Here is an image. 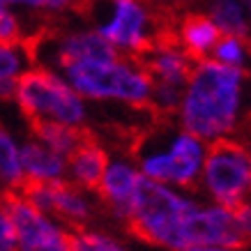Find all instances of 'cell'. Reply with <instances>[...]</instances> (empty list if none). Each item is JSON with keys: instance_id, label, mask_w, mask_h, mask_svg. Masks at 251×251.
<instances>
[{"instance_id": "cell-8", "label": "cell", "mask_w": 251, "mask_h": 251, "mask_svg": "<svg viewBox=\"0 0 251 251\" xmlns=\"http://www.w3.org/2000/svg\"><path fill=\"white\" fill-rule=\"evenodd\" d=\"M0 205L14 226L16 251H74L72 233L58 228L42 210H37L19 191L2 189Z\"/></svg>"}, {"instance_id": "cell-9", "label": "cell", "mask_w": 251, "mask_h": 251, "mask_svg": "<svg viewBox=\"0 0 251 251\" xmlns=\"http://www.w3.org/2000/svg\"><path fill=\"white\" fill-rule=\"evenodd\" d=\"M19 191L23 198H28L32 205L44 214H55L69 226L83 228V224L90 219V205L74 187L65 180H37V177H23Z\"/></svg>"}, {"instance_id": "cell-6", "label": "cell", "mask_w": 251, "mask_h": 251, "mask_svg": "<svg viewBox=\"0 0 251 251\" xmlns=\"http://www.w3.org/2000/svg\"><path fill=\"white\" fill-rule=\"evenodd\" d=\"M14 99L28 120H58L76 127L85 120L81 95L58 74L39 65L19 74Z\"/></svg>"}, {"instance_id": "cell-22", "label": "cell", "mask_w": 251, "mask_h": 251, "mask_svg": "<svg viewBox=\"0 0 251 251\" xmlns=\"http://www.w3.org/2000/svg\"><path fill=\"white\" fill-rule=\"evenodd\" d=\"M0 44H23L19 19L12 14L7 2L0 0Z\"/></svg>"}, {"instance_id": "cell-23", "label": "cell", "mask_w": 251, "mask_h": 251, "mask_svg": "<svg viewBox=\"0 0 251 251\" xmlns=\"http://www.w3.org/2000/svg\"><path fill=\"white\" fill-rule=\"evenodd\" d=\"M233 212H235L237 221H240V226H242L244 235L249 237V242H251V201H247V198H244V201L235 207V210H233Z\"/></svg>"}, {"instance_id": "cell-27", "label": "cell", "mask_w": 251, "mask_h": 251, "mask_svg": "<svg viewBox=\"0 0 251 251\" xmlns=\"http://www.w3.org/2000/svg\"><path fill=\"white\" fill-rule=\"evenodd\" d=\"M78 2H83V0H78Z\"/></svg>"}, {"instance_id": "cell-2", "label": "cell", "mask_w": 251, "mask_h": 251, "mask_svg": "<svg viewBox=\"0 0 251 251\" xmlns=\"http://www.w3.org/2000/svg\"><path fill=\"white\" fill-rule=\"evenodd\" d=\"M194 207V201L141 173L131 196L127 228L143 242L182 251L187 249V219Z\"/></svg>"}, {"instance_id": "cell-1", "label": "cell", "mask_w": 251, "mask_h": 251, "mask_svg": "<svg viewBox=\"0 0 251 251\" xmlns=\"http://www.w3.org/2000/svg\"><path fill=\"white\" fill-rule=\"evenodd\" d=\"M244 78L242 67L207 58L194 62L177 106L182 129L201 141H214L235 129Z\"/></svg>"}, {"instance_id": "cell-11", "label": "cell", "mask_w": 251, "mask_h": 251, "mask_svg": "<svg viewBox=\"0 0 251 251\" xmlns=\"http://www.w3.org/2000/svg\"><path fill=\"white\" fill-rule=\"evenodd\" d=\"M49 42L51 60L62 72L76 62H111L120 58L118 49L97 30H76L62 37H51Z\"/></svg>"}, {"instance_id": "cell-3", "label": "cell", "mask_w": 251, "mask_h": 251, "mask_svg": "<svg viewBox=\"0 0 251 251\" xmlns=\"http://www.w3.org/2000/svg\"><path fill=\"white\" fill-rule=\"evenodd\" d=\"M134 154L143 175L164 184H177L182 189H196L203 171L205 148L203 141L189 131L159 134V138L143 136L134 145Z\"/></svg>"}, {"instance_id": "cell-10", "label": "cell", "mask_w": 251, "mask_h": 251, "mask_svg": "<svg viewBox=\"0 0 251 251\" xmlns=\"http://www.w3.org/2000/svg\"><path fill=\"white\" fill-rule=\"evenodd\" d=\"M249 237L244 235L235 212L228 207H194L187 219V247H224L242 249Z\"/></svg>"}, {"instance_id": "cell-5", "label": "cell", "mask_w": 251, "mask_h": 251, "mask_svg": "<svg viewBox=\"0 0 251 251\" xmlns=\"http://www.w3.org/2000/svg\"><path fill=\"white\" fill-rule=\"evenodd\" d=\"M83 12L95 21V30L115 46L138 58L154 42L168 21L154 19L145 0H83Z\"/></svg>"}, {"instance_id": "cell-7", "label": "cell", "mask_w": 251, "mask_h": 251, "mask_svg": "<svg viewBox=\"0 0 251 251\" xmlns=\"http://www.w3.org/2000/svg\"><path fill=\"white\" fill-rule=\"evenodd\" d=\"M203 184L217 205L235 210L251 187V152L240 141L219 136L205 150Z\"/></svg>"}, {"instance_id": "cell-25", "label": "cell", "mask_w": 251, "mask_h": 251, "mask_svg": "<svg viewBox=\"0 0 251 251\" xmlns=\"http://www.w3.org/2000/svg\"><path fill=\"white\" fill-rule=\"evenodd\" d=\"M182 251H230V249H224V247H187Z\"/></svg>"}, {"instance_id": "cell-16", "label": "cell", "mask_w": 251, "mask_h": 251, "mask_svg": "<svg viewBox=\"0 0 251 251\" xmlns=\"http://www.w3.org/2000/svg\"><path fill=\"white\" fill-rule=\"evenodd\" d=\"M207 16L214 21L221 35L235 37L251 49V25L247 9L240 0H212Z\"/></svg>"}, {"instance_id": "cell-19", "label": "cell", "mask_w": 251, "mask_h": 251, "mask_svg": "<svg viewBox=\"0 0 251 251\" xmlns=\"http://www.w3.org/2000/svg\"><path fill=\"white\" fill-rule=\"evenodd\" d=\"M247 51H249V46L244 42L228 37V35H221L219 42L212 49V60L230 65V67H242L244 60H247Z\"/></svg>"}, {"instance_id": "cell-4", "label": "cell", "mask_w": 251, "mask_h": 251, "mask_svg": "<svg viewBox=\"0 0 251 251\" xmlns=\"http://www.w3.org/2000/svg\"><path fill=\"white\" fill-rule=\"evenodd\" d=\"M69 85L90 99H118L129 106L145 108L152 99V78L136 62H76L65 69ZM152 108V106H150Z\"/></svg>"}, {"instance_id": "cell-18", "label": "cell", "mask_w": 251, "mask_h": 251, "mask_svg": "<svg viewBox=\"0 0 251 251\" xmlns=\"http://www.w3.org/2000/svg\"><path fill=\"white\" fill-rule=\"evenodd\" d=\"M23 177L25 175L19 159V145L5 127H0V184H5V189H16Z\"/></svg>"}, {"instance_id": "cell-14", "label": "cell", "mask_w": 251, "mask_h": 251, "mask_svg": "<svg viewBox=\"0 0 251 251\" xmlns=\"http://www.w3.org/2000/svg\"><path fill=\"white\" fill-rule=\"evenodd\" d=\"M177 44L182 46V51L189 55L194 62L205 60L207 53L219 42L221 32L214 25V21L207 14L201 12H187L180 16V21L173 25Z\"/></svg>"}, {"instance_id": "cell-12", "label": "cell", "mask_w": 251, "mask_h": 251, "mask_svg": "<svg viewBox=\"0 0 251 251\" xmlns=\"http://www.w3.org/2000/svg\"><path fill=\"white\" fill-rule=\"evenodd\" d=\"M138 175L141 173L131 166L129 161H108L104 177H101V182L97 187L101 201L122 221H127V217H129L131 196H134V189H136Z\"/></svg>"}, {"instance_id": "cell-17", "label": "cell", "mask_w": 251, "mask_h": 251, "mask_svg": "<svg viewBox=\"0 0 251 251\" xmlns=\"http://www.w3.org/2000/svg\"><path fill=\"white\" fill-rule=\"evenodd\" d=\"M30 125L39 143H44L49 150H53L62 157H67L88 131L81 125L76 127V125H65L58 120H30Z\"/></svg>"}, {"instance_id": "cell-20", "label": "cell", "mask_w": 251, "mask_h": 251, "mask_svg": "<svg viewBox=\"0 0 251 251\" xmlns=\"http://www.w3.org/2000/svg\"><path fill=\"white\" fill-rule=\"evenodd\" d=\"M30 55L23 44H0V81L2 78H19Z\"/></svg>"}, {"instance_id": "cell-21", "label": "cell", "mask_w": 251, "mask_h": 251, "mask_svg": "<svg viewBox=\"0 0 251 251\" xmlns=\"http://www.w3.org/2000/svg\"><path fill=\"white\" fill-rule=\"evenodd\" d=\"M72 240H74V251H125L111 237L99 235V233H88L81 228L76 235L72 233Z\"/></svg>"}, {"instance_id": "cell-13", "label": "cell", "mask_w": 251, "mask_h": 251, "mask_svg": "<svg viewBox=\"0 0 251 251\" xmlns=\"http://www.w3.org/2000/svg\"><path fill=\"white\" fill-rule=\"evenodd\" d=\"M67 159L72 182L88 191L97 189L101 177H104V171L108 166V154L97 143V138L92 136V131H85L81 143L67 154Z\"/></svg>"}, {"instance_id": "cell-15", "label": "cell", "mask_w": 251, "mask_h": 251, "mask_svg": "<svg viewBox=\"0 0 251 251\" xmlns=\"http://www.w3.org/2000/svg\"><path fill=\"white\" fill-rule=\"evenodd\" d=\"M19 159L25 177L37 180H60L65 175V157L49 150L39 141H25L19 148Z\"/></svg>"}, {"instance_id": "cell-26", "label": "cell", "mask_w": 251, "mask_h": 251, "mask_svg": "<svg viewBox=\"0 0 251 251\" xmlns=\"http://www.w3.org/2000/svg\"><path fill=\"white\" fill-rule=\"evenodd\" d=\"M242 5H244V9H249V14H251V0H242Z\"/></svg>"}, {"instance_id": "cell-24", "label": "cell", "mask_w": 251, "mask_h": 251, "mask_svg": "<svg viewBox=\"0 0 251 251\" xmlns=\"http://www.w3.org/2000/svg\"><path fill=\"white\" fill-rule=\"evenodd\" d=\"M7 5H23V7H32V9H46L49 7V0H2Z\"/></svg>"}]
</instances>
